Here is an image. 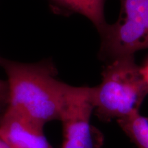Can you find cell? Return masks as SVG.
I'll return each instance as SVG.
<instances>
[{"mask_svg":"<svg viewBox=\"0 0 148 148\" xmlns=\"http://www.w3.org/2000/svg\"><path fill=\"white\" fill-rule=\"evenodd\" d=\"M92 112V87L72 86L60 119V148H95L103 144V136L90 124Z\"/></svg>","mask_w":148,"mask_h":148,"instance_id":"cell-4","label":"cell"},{"mask_svg":"<svg viewBox=\"0 0 148 148\" xmlns=\"http://www.w3.org/2000/svg\"><path fill=\"white\" fill-rule=\"evenodd\" d=\"M8 86L6 81L0 79V116L8 107Z\"/></svg>","mask_w":148,"mask_h":148,"instance_id":"cell-8","label":"cell"},{"mask_svg":"<svg viewBox=\"0 0 148 148\" xmlns=\"http://www.w3.org/2000/svg\"><path fill=\"white\" fill-rule=\"evenodd\" d=\"M141 71L142 73H143L144 78H145V82L147 83V85L148 86V60L147 61V62H146L145 65H144L143 67H141Z\"/></svg>","mask_w":148,"mask_h":148,"instance_id":"cell-9","label":"cell"},{"mask_svg":"<svg viewBox=\"0 0 148 148\" xmlns=\"http://www.w3.org/2000/svg\"><path fill=\"white\" fill-rule=\"evenodd\" d=\"M0 148H10L1 134H0Z\"/></svg>","mask_w":148,"mask_h":148,"instance_id":"cell-10","label":"cell"},{"mask_svg":"<svg viewBox=\"0 0 148 148\" xmlns=\"http://www.w3.org/2000/svg\"><path fill=\"white\" fill-rule=\"evenodd\" d=\"M0 134L10 148H53L43 127L8 109L0 116Z\"/></svg>","mask_w":148,"mask_h":148,"instance_id":"cell-5","label":"cell"},{"mask_svg":"<svg viewBox=\"0 0 148 148\" xmlns=\"http://www.w3.org/2000/svg\"><path fill=\"white\" fill-rule=\"evenodd\" d=\"M57 13H77L84 16L100 32L107 23L104 17L105 0H47Z\"/></svg>","mask_w":148,"mask_h":148,"instance_id":"cell-6","label":"cell"},{"mask_svg":"<svg viewBox=\"0 0 148 148\" xmlns=\"http://www.w3.org/2000/svg\"><path fill=\"white\" fill-rule=\"evenodd\" d=\"M137 148H148V117L140 112L116 121Z\"/></svg>","mask_w":148,"mask_h":148,"instance_id":"cell-7","label":"cell"},{"mask_svg":"<svg viewBox=\"0 0 148 148\" xmlns=\"http://www.w3.org/2000/svg\"><path fill=\"white\" fill-rule=\"evenodd\" d=\"M101 146H102V145H97L95 148H101Z\"/></svg>","mask_w":148,"mask_h":148,"instance_id":"cell-11","label":"cell"},{"mask_svg":"<svg viewBox=\"0 0 148 148\" xmlns=\"http://www.w3.org/2000/svg\"><path fill=\"white\" fill-rule=\"evenodd\" d=\"M8 86L6 109L43 127L58 120L71 86L56 79V68L50 60L21 63L0 56Z\"/></svg>","mask_w":148,"mask_h":148,"instance_id":"cell-1","label":"cell"},{"mask_svg":"<svg viewBox=\"0 0 148 148\" xmlns=\"http://www.w3.org/2000/svg\"><path fill=\"white\" fill-rule=\"evenodd\" d=\"M109 62L101 73L100 84L92 87V102L101 121H117L140 112L148 86L134 56Z\"/></svg>","mask_w":148,"mask_h":148,"instance_id":"cell-2","label":"cell"},{"mask_svg":"<svg viewBox=\"0 0 148 148\" xmlns=\"http://www.w3.org/2000/svg\"><path fill=\"white\" fill-rule=\"evenodd\" d=\"M119 17L99 32L101 58L109 61L148 49V0H120Z\"/></svg>","mask_w":148,"mask_h":148,"instance_id":"cell-3","label":"cell"}]
</instances>
